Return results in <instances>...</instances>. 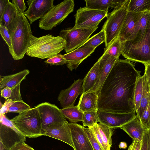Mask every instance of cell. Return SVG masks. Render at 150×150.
Returning a JSON list of instances; mask_svg holds the SVG:
<instances>
[{"label": "cell", "instance_id": "cell-1", "mask_svg": "<svg viewBox=\"0 0 150 150\" xmlns=\"http://www.w3.org/2000/svg\"><path fill=\"white\" fill-rule=\"evenodd\" d=\"M134 67L127 59H117L98 95V110L118 113L135 111L134 91L141 71Z\"/></svg>", "mask_w": 150, "mask_h": 150}, {"label": "cell", "instance_id": "cell-2", "mask_svg": "<svg viewBox=\"0 0 150 150\" xmlns=\"http://www.w3.org/2000/svg\"><path fill=\"white\" fill-rule=\"evenodd\" d=\"M8 29L11 43L9 52L14 60L22 59L26 53L32 35L30 24L23 13L19 11Z\"/></svg>", "mask_w": 150, "mask_h": 150}, {"label": "cell", "instance_id": "cell-3", "mask_svg": "<svg viewBox=\"0 0 150 150\" xmlns=\"http://www.w3.org/2000/svg\"><path fill=\"white\" fill-rule=\"evenodd\" d=\"M65 41L60 36L50 34L40 37L32 35L26 54L30 57L49 59L59 54L64 49Z\"/></svg>", "mask_w": 150, "mask_h": 150}, {"label": "cell", "instance_id": "cell-4", "mask_svg": "<svg viewBox=\"0 0 150 150\" xmlns=\"http://www.w3.org/2000/svg\"><path fill=\"white\" fill-rule=\"evenodd\" d=\"M121 54L130 61L143 64L150 63V20L143 37L137 41L121 42Z\"/></svg>", "mask_w": 150, "mask_h": 150}, {"label": "cell", "instance_id": "cell-5", "mask_svg": "<svg viewBox=\"0 0 150 150\" xmlns=\"http://www.w3.org/2000/svg\"><path fill=\"white\" fill-rule=\"evenodd\" d=\"M11 120L26 137L36 138L42 136L41 118L38 109L35 107L19 113Z\"/></svg>", "mask_w": 150, "mask_h": 150}, {"label": "cell", "instance_id": "cell-6", "mask_svg": "<svg viewBox=\"0 0 150 150\" xmlns=\"http://www.w3.org/2000/svg\"><path fill=\"white\" fill-rule=\"evenodd\" d=\"M74 0H65L54 6L39 21V27L45 30H52L60 24L74 10Z\"/></svg>", "mask_w": 150, "mask_h": 150}, {"label": "cell", "instance_id": "cell-7", "mask_svg": "<svg viewBox=\"0 0 150 150\" xmlns=\"http://www.w3.org/2000/svg\"><path fill=\"white\" fill-rule=\"evenodd\" d=\"M129 1L127 0L124 4L114 8L111 12L108 14L102 28L105 34V47L118 37L128 12Z\"/></svg>", "mask_w": 150, "mask_h": 150}, {"label": "cell", "instance_id": "cell-8", "mask_svg": "<svg viewBox=\"0 0 150 150\" xmlns=\"http://www.w3.org/2000/svg\"><path fill=\"white\" fill-rule=\"evenodd\" d=\"M98 28V26L88 28L73 27L61 30L59 36L65 40V51L68 53L81 47Z\"/></svg>", "mask_w": 150, "mask_h": 150}, {"label": "cell", "instance_id": "cell-9", "mask_svg": "<svg viewBox=\"0 0 150 150\" xmlns=\"http://www.w3.org/2000/svg\"><path fill=\"white\" fill-rule=\"evenodd\" d=\"M0 142L10 149L19 143H24L26 137L21 133L5 115H0Z\"/></svg>", "mask_w": 150, "mask_h": 150}, {"label": "cell", "instance_id": "cell-10", "mask_svg": "<svg viewBox=\"0 0 150 150\" xmlns=\"http://www.w3.org/2000/svg\"><path fill=\"white\" fill-rule=\"evenodd\" d=\"M108 11L80 7L74 15L75 24L74 27L88 28L98 26L100 21L108 16Z\"/></svg>", "mask_w": 150, "mask_h": 150}, {"label": "cell", "instance_id": "cell-11", "mask_svg": "<svg viewBox=\"0 0 150 150\" xmlns=\"http://www.w3.org/2000/svg\"><path fill=\"white\" fill-rule=\"evenodd\" d=\"M42 136L57 139L68 144L73 149L70 123L67 121L51 124L42 129Z\"/></svg>", "mask_w": 150, "mask_h": 150}, {"label": "cell", "instance_id": "cell-12", "mask_svg": "<svg viewBox=\"0 0 150 150\" xmlns=\"http://www.w3.org/2000/svg\"><path fill=\"white\" fill-rule=\"evenodd\" d=\"M35 107L39 111L42 124V129L51 124L67 121L61 109L54 104L44 102L35 106Z\"/></svg>", "mask_w": 150, "mask_h": 150}, {"label": "cell", "instance_id": "cell-13", "mask_svg": "<svg viewBox=\"0 0 150 150\" xmlns=\"http://www.w3.org/2000/svg\"><path fill=\"white\" fill-rule=\"evenodd\" d=\"M136 111L127 113L105 112L98 110V122L112 128L120 127L136 116Z\"/></svg>", "mask_w": 150, "mask_h": 150}, {"label": "cell", "instance_id": "cell-14", "mask_svg": "<svg viewBox=\"0 0 150 150\" xmlns=\"http://www.w3.org/2000/svg\"><path fill=\"white\" fill-rule=\"evenodd\" d=\"M53 0H30L28 9L23 13L30 24L43 17L54 6Z\"/></svg>", "mask_w": 150, "mask_h": 150}, {"label": "cell", "instance_id": "cell-15", "mask_svg": "<svg viewBox=\"0 0 150 150\" xmlns=\"http://www.w3.org/2000/svg\"><path fill=\"white\" fill-rule=\"evenodd\" d=\"M83 80L79 79L68 88L61 91L57 100L62 108L74 106L78 96L83 93Z\"/></svg>", "mask_w": 150, "mask_h": 150}, {"label": "cell", "instance_id": "cell-16", "mask_svg": "<svg viewBox=\"0 0 150 150\" xmlns=\"http://www.w3.org/2000/svg\"><path fill=\"white\" fill-rule=\"evenodd\" d=\"M71 132L74 150H94L84 129L76 123H70Z\"/></svg>", "mask_w": 150, "mask_h": 150}, {"label": "cell", "instance_id": "cell-17", "mask_svg": "<svg viewBox=\"0 0 150 150\" xmlns=\"http://www.w3.org/2000/svg\"><path fill=\"white\" fill-rule=\"evenodd\" d=\"M117 59L106 54H103L99 58V71L98 78L94 87L91 90L98 95L103 83Z\"/></svg>", "mask_w": 150, "mask_h": 150}, {"label": "cell", "instance_id": "cell-18", "mask_svg": "<svg viewBox=\"0 0 150 150\" xmlns=\"http://www.w3.org/2000/svg\"><path fill=\"white\" fill-rule=\"evenodd\" d=\"M96 48L81 47L63 55L67 62V67L71 71L77 68L82 62L93 52Z\"/></svg>", "mask_w": 150, "mask_h": 150}, {"label": "cell", "instance_id": "cell-19", "mask_svg": "<svg viewBox=\"0 0 150 150\" xmlns=\"http://www.w3.org/2000/svg\"><path fill=\"white\" fill-rule=\"evenodd\" d=\"M144 13L128 11L118 36L121 42L128 40Z\"/></svg>", "mask_w": 150, "mask_h": 150}, {"label": "cell", "instance_id": "cell-20", "mask_svg": "<svg viewBox=\"0 0 150 150\" xmlns=\"http://www.w3.org/2000/svg\"><path fill=\"white\" fill-rule=\"evenodd\" d=\"M120 128L127 133L132 139L139 141H142L146 129L137 115L133 119Z\"/></svg>", "mask_w": 150, "mask_h": 150}, {"label": "cell", "instance_id": "cell-21", "mask_svg": "<svg viewBox=\"0 0 150 150\" xmlns=\"http://www.w3.org/2000/svg\"><path fill=\"white\" fill-rule=\"evenodd\" d=\"M98 95L96 92L90 91L80 96L78 106L82 112L98 110Z\"/></svg>", "mask_w": 150, "mask_h": 150}, {"label": "cell", "instance_id": "cell-22", "mask_svg": "<svg viewBox=\"0 0 150 150\" xmlns=\"http://www.w3.org/2000/svg\"><path fill=\"white\" fill-rule=\"evenodd\" d=\"M127 0H85V7L93 9L108 11L109 8H115L124 4Z\"/></svg>", "mask_w": 150, "mask_h": 150}, {"label": "cell", "instance_id": "cell-23", "mask_svg": "<svg viewBox=\"0 0 150 150\" xmlns=\"http://www.w3.org/2000/svg\"><path fill=\"white\" fill-rule=\"evenodd\" d=\"M29 73L28 69H25L15 74L4 76H0V90L7 87L12 88L20 84Z\"/></svg>", "mask_w": 150, "mask_h": 150}, {"label": "cell", "instance_id": "cell-24", "mask_svg": "<svg viewBox=\"0 0 150 150\" xmlns=\"http://www.w3.org/2000/svg\"><path fill=\"white\" fill-rule=\"evenodd\" d=\"M150 20L149 11H145L137 23L132 34L127 40L137 41L141 39L147 30Z\"/></svg>", "mask_w": 150, "mask_h": 150}, {"label": "cell", "instance_id": "cell-25", "mask_svg": "<svg viewBox=\"0 0 150 150\" xmlns=\"http://www.w3.org/2000/svg\"><path fill=\"white\" fill-rule=\"evenodd\" d=\"M98 60L92 67L83 80V93L91 91L97 81L99 71Z\"/></svg>", "mask_w": 150, "mask_h": 150}, {"label": "cell", "instance_id": "cell-26", "mask_svg": "<svg viewBox=\"0 0 150 150\" xmlns=\"http://www.w3.org/2000/svg\"><path fill=\"white\" fill-rule=\"evenodd\" d=\"M19 11L16 6L8 0L2 15L0 16V23L8 29L9 25L17 16Z\"/></svg>", "mask_w": 150, "mask_h": 150}, {"label": "cell", "instance_id": "cell-27", "mask_svg": "<svg viewBox=\"0 0 150 150\" xmlns=\"http://www.w3.org/2000/svg\"><path fill=\"white\" fill-rule=\"evenodd\" d=\"M143 77V92L139 108L136 112V115L140 118L146 108L150 100V89L146 74Z\"/></svg>", "mask_w": 150, "mask_h": 150}, {"label": "cell", "instance_id": "cell-28", "mask_svg": "<svg viewBox=\"0 0 150 150\" xmlns=\"http://www.w3.org/2000/svg\"><path fill=\"white\" fill-rule=\"evenodd\" d=\"M61 110L65 118L69 121L75 123L82 121L83 112L79 110L78 105L62 108Z\"/></svg>", "mask_w": 150, "mask_h": 150}, {"label": "cell", "instance_id": "cell-29", "mask_svg": "<svg viewBox=\"0 0 150 150\" xmlns=\"http://www.w3.org/2000/svg\"><path fill=\"white\" fill-rule=\"evenodd\" d=\"M150 0H129L127 5L128 11L134 13L149 11Z\"/></svg>", "mask_w": 150, "mask_h": 150}, {"label": "cell", "instance_id": "cell-30", "mask_svg": "<svg viewBox=\"0 0 150 150\" xmlns=\"http://www.w3.org/2000/svg\"><path fill=\"white\" fill-rule=\"evenodd\" d=\"M97 126L103 142L108 150H110L112 144L111 137L115 128L109 127L102 123H97Z\"/></svg>", "mask_w": 150, "mask_h": 150}, {"label": "cell", "instance_id": "cell-31", "mask_svg": "<svg viewBox=\"0 0 150 150\" xmlns=\"http://www.w3.org/2000/svg\"><path fill=\"white\" fill-rule=\"evenodd\" d=\"M121 42L118 37H117L105 47L103 54H108L118 59L121 54Z\"/></svg>", "mask_w": 150, "mask_h": 150}, {"label": "cell", "instance_id": "cell-32", "mask_svg": "<svg viewBox=\"0 0 150 150\" xmlns=\"http://www.w3.org/2000/svg\"><path fill=\"white\" fill-rule=\"evenodd\" d=\"M143 77L139 76L136 83L134 96V102L136 112L139 108L143 92Z\"/></svg>", "mask_w": 150, "mask_h": 150}, {"label": "cell", "instance_id": "cell-33", "mask_svg": "<svg viewBox=\"0 0 150 150\" xmlns=\"http://www.w3.org/2000/svg\"><path fill=\"white\" fill-rule=\"evenodd\" d=\"M97 110H95L83 112V126L91 127L98 122L97 112Z\"/></svg>", "mask_w": 150, "mask_h": 150}, {"label": "cell", "instance_id": "cell-34", "mask_svg": "<svg viewBox=\"0 0 150 150\" xmlns=\"http://www.w3.org/2000/svg\"><path fill=\"white\" fill-rule=\"evenodd\" d=\"M105 39L104 31L102 29L99 32L89 38L81 47H89L96 48L101 43L105 42Z\"/></svg>", "mask_w": 150, "mask_h": 150}, {"label": "cell", "instance_id": "cell-35", "mask_svg": "<svg viewBox=\"0 0 150 150\" xmlns=\"http://www.w3.org/2000/svg\"><path fill=\"white\" fill-rule=\"evenodd\" d=\"M30 106L22 100L15 101L9 108L8 112L20 113L30 109Z\"/></svg>", "mask_w": 150, "mask_h": 150}, {"label": "cell", "instance_id": "cell-36", "mask_svg": "<svg viewBox=\"0 0 150 150\" xmlns=\"http://www.w3.org/2000/svg\"><path fill=\"white\" fill-rule=\"evenodd\" d=\"M140 121L145 129H150V100L141 117Z\"/></svg>", "mask_w": 150, "mask_h": 150}, {"label": "cell", "instance_id": "cell-37", "mask_svg": "<svg viewBox=\"0 0 150 150\" xmlns=\"http://www.w3.org/2000/svg\"><path fill=\"white\" fill-rule=\"evenodd\" d=\"M84 129L91 143L94 150H103L98 142L93 133L89 128L84 127Z\"/></svg>", "mask_w": 150, "mask_h": 150}, {"label": "cell", "instance_id": "cell-38", "mask_svg": "<svg viewBox=\"0 0 150 150\" xmlns=\"http://www.w3.org/2000/svg\"><path fill=\"white\" fill-rule=\"evenodd\" d=\"M47 64L50 65H62L67 64V61L63 57V54H58L50 58L47 59L44 61Z\"/></svg>", "mask_w": 150, "mask_h": 150}, {"label": "cell", "instance_id": "cell-39", "mask_svg": "<svg viewBox=\"0 0 150 150\" xmlns=\"http://www.w3.org/2000/svg\"><path fill=\"white\" fill-rule=\"evenodd\" d=\"M0 33L8 47L11 46V39L8 29L2 23H0Z\"/></svg>", "mask_w": 150, "mask_h": 150}, {"label": "cell", "instance_id": "cell-40", "mask_svg": "<svg viewBox=\"0 0 150 150\" xmlns=\"http://www.w3.org/2000/svg\"><path fill=\"white\" fill-rule=\"evenodd\" d=\"M88 128L91 129L96 139L100 144L103 150H108L103 142L102 137L98 129L97 123L94 126Z\"/></svg>", "mask_w": 150, "mask_h": 150}, {"label": "cell", "instance_id": "cell-41", "mask_svg": "<svg viewBox=\"0 0 150 150\" xmlns=\"http://www.w3.org/2000/svg\"><path fill=\"white\" fill-rule=\"evenodd\" d=\"M20 84L15 87L12 88L11 95L9 99L14 101H17L22 100L20 92Z\"/></svg>", "mask_w": 150, "mask_h": 150}, {"label": "cell", "instance_id": "cell-42", "mask_svg": "<svg viewBox=\"0 0 150 150\" xmlns=\"http://www.w3.org/2000/svg\"><path fill=\"white\" fill-rule=\"evenodd\" d=\"M15 102L9 99H6L4 104L0 107V115H4L8 112L9 108Z\"/></svg>", "mask_w": 150, "mask_h": 150}, {"label": "cell", "instance_id": "cell-43", "mask_svg": "<svg viewBox=\"0 0 150 150\" xmlns=\"http://www.w3.org/2000/svg\"><path fill=\"white\" fill-rule=\"evenodd\" d=\"M149 130L146 129L142 141L140 150H149Z\"/></svg>", "mask_w": 150, "mask_h": 150}, {"label": "cell", "instance_id": "cell-44", "mask_svg": "<svg viewBox=\"0 0 150 150\" xmlns=\"http://www.w3.org/2000/svg\"><path fill=\"white\" fill-rule=\"evenodd\" d=\"M10 150H35L33 148L24 143L17 144Z\"/></svg>", "mask_w": 150, "mask_h": 150}, {"label": "cell", "instance_id": "cell-45", "mask_svg": "<svg viewBox=\"0 0 150 150\" xmlns=\"http://www.w3.org/2000/svg\"><path fill=\"white\" fill-rule=\"evenodd\" d=\"M12 3L16 6L18 11L23 13L26 9L24 1L23 0H13Z\"/></svg>", "mask_w": 150, "mask_h": 150}, {"label": "cell", "instance_id": "cell-46", "mask_svg": "<svg viewBox=\"0 0 150 150\" xmlns=\"http://www.w3.org/2000/svg\"><path fill=\"white\" fill-rule=\"evenodd\" d=\"M12 91V88L7 87L1 90V95L2 97L5 98L6 100L10 98Z\"/></svg>", "mask_w": 150, "mask_h": 150}, {"label": "cell", "instance_id": "cell-47", "mask_svg": "<svg viewBox=\"0 0 150 150\" xmlns=\"http://www.w3.org/2000/svg\"><path fill=\"white\" fill-rule=\"evenodd\" d=\"M142 141L133 139L132 144L128 147L127 150H140Z\"/></svg>", "mask_w": 150, "mask_h": 150}, {"label": "cell", "instance_id": "cell-48", "mask_svg": "<svg viewBox=\"0 0 150 150\" xmlns=\"http://www.w3.org/2000/svg\"><path fill=\"white\" fill-rule=\"evenodd\" d=\"M144 65L145 72L146 74L149 86L150 89V63L147 64H145Z\"/></svg>", "mask_w": 150, "mask_h": 150}, {"label": "cell", "instance_id": "cell-49", "mask_svg": "<svg viewBox=\"0 0 150 150\" xmlns=\"http://www.w3.org/2000/svg\"><path fill=\"white\" fill-rule=\"evenodd\" d=\"M8 0H0V16L2 14Z\"/></svg>", "mask_w": 150, "mask_h": 150}, {"label": "cell", "instance_id": "cell-50", "mask_svg": "<svg viewBox=\"0 0 150 150\" xmlns=\"http://www.w3.org/2000/svg\"><path fill=\"white\" fill-rule=\"evenodd\" d=\"M119 147L120 149H125L127 147V144L125 142H121L120 143Z\"/></svg>", "mask_w": 150, "mask_h": 150}, {"label": "cell", "instance_id": "cell-51", "mask_svg": "<svg viewBox=\"0 0 150 150\" xmlns=\"http://www.w3.org/2000/svg\"><path fill=\"white\" fill-rule=\"evenodd\" d=\"M0 144V150H10V149L6 147L1 142Z\"/></svg>", "mask_w": 150, "mask_h": 150}, {"label": "cell", "instance_id": "cell-52", "mask_svg": "<svg viewBox=\"0 0 150 150\" xmlns=\"http://www.w3.org/2000/svg\"><path fill=\"white\" fill-rule=\"evenodd\" d=\"M149 150H150V129L149 130Z\"/></svg>", "mask_w": 150, "mask_h": 150}, {"label": "cell", "instance_id": "cell-53", "mask_svg": "<svg viewBox=\"0 0 150 150\" xmlns=\"http://www.w3.org/2000/svg\"><path fill=\"white\" fill-rule=\"evenodd\" d=\"M149 12L150 14V10H149Z\"/></svg>", "mask_w": 150, "mask_h": 150}]
</instances>
